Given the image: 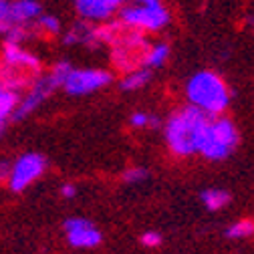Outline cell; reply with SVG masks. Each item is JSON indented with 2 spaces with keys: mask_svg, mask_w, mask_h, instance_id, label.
I'll return each mask as SVG.
<instances>
[{
  "mask_svg": "<svg viewBox=\"0 0 254 254\" xmlns=\"http://www.w3.org/2000/svg\"><path fill=\"white\" fill-rule=\"evenodd\" d=\"M208 119L210 117L206 113H202L200 109H196L192 105L176 111L168 119L166 129H164L168 147L176 155H182V157L198 153L200 137H202V131H204Z\"/></svg>",
  "mask_w": 254,
  "mask_h": 254,
  "instance_id": "cell-1",
  "label": "cell"
},
{
  "mask_svg": "<svg viewBox=\"0 0 254 254\" xmlns=\"http://www.w3.org/2000/svg\"><path fill=\"white\" fill-rule=\"evenodd\" d=\"M188 103L206 113L208 117H218L230 105V89L220 75L212 71H200L190 77L186 85Z\"/></svg>",
  "mask_w": 254,
  "mask_h": 254,
  "instance_id": "cell-2",
  "label": "cell"
},
{
  "mask_svg": "<svg viewBox=\"0 0 254 254\" xmlns=\"http://www.w3.org/2000/svg\"><path fill=\"white\" fill-rule=\"evenodd\" d=\"M238 129L236 125L226 117H210L198 145V153L204 155L206 160L220 162L238 147Z\"/></svg>",
  "mask_w": 254,
  "mask_h": 254,
  "instance_id": "cell-3",
  "label": "cell"
},
{
  "mask_svg": "<svg viewBox=\"0 0 254 254\" xmlns=\"http://www.w3.org/2000/svg\"><path fill=\"white\" fill-rule=\"evenodd\" d=\"M47 168H49V162L43 153L26 151V153L18 155L10 164V172H8V180H6L8 190L14 194L24 192V190H28L37 180L43 178Z\"/></svg>",
  "mask_w": 254,
  "mask_h": 254,
  "instance_id": "cell-4",
  "label": "cell"
},
{
  "mask_svg": "<svg viewBox=\"0 0 254 254\" xmlns=\"http://www.w3.org/2000/svg\"><path fill=\"white\" fill-rule=\"evenodd\" d=\"M170 22V12L162 2L153 4H133L125 6L119 12V24H125L133 30H151L157 33Z\"/></svg>",
  "mask_w": 254,
  "mask_h": 254,
  "instance_id": "cell-5",
  "label": "cell"
},
{
  "mask_svg": "<svg viewBox=\"0 0 254 254\" xmlns=\"http://www.w3.org/2000/svg\"><path fill=\"white\" fill-rule=\"evenodd\" d=\"M57 89H59V85L55 83L51 73L39 75L37 79H33V81H30V85L24 89V93L20 95L18 105H16V109L12 113V121H22L28 115H33Z\"/></svg>",
  "mask_w": 254,
  "mask_h": 254,
  "instance_id": "cell-6",
  "label": "cell"
},
{
  "mask_svg": "<svg viewBox=\"0 0 254 254\" xmlns=\"http://www.w3.org/2000/svg\"><path fill=\"white\" fill-rule=\"evenodd\" d=\"M113 81V75L105 69H71V73L63 81V89L71 97H85L105 89Z\"/></svg>",
  "mask_w": 254,
  "mask_h": 254,
  "instance_id": "cell-7",
  "label": "cell"
},
{
  "mask_svg": "<svg viewBox=\"0 0 254 254\" xmlns=\"http://www.w3.org/2000/svg\"><path fill=\"white\" fill-rule=\"evenodd\" d=\"M0 63H2V69L18 71L24 75H39L43 67L41 59L22 45H4L0 53Z\"/></svg>",
  "mask_w": 254,
  "mask_h": 254,
  "instance_id": "cell-8",
  "label": "cell"
},
{
  "mask_svg": "<svg viewBox=\"0 0 254 254\" xmlns=\"http://www.w3.org/2000/svg\"><path fill=\"white\" fill-rule=\"evenodd\" d=\"M65 236L73 248H95L101 244V230L87 218H69L65 222Z\"/></svg>",
  "mask_w": 254,
  "mask_h": 254,
  "instance_id": "cell-9",
  "label": "cell"
},
{
  "mask_svg": "<svg viewBox=\"0 0 254 254\" xmlns=\"http://www.w3.org/2000/svg\"><path fill=\"white\" fill-rule=\"evenodd\" d=\"M75 8L81 20L85 22H101L109 20L115 14V6L109 0H75Z\"/></svg>",
  "mask_w": 254,
  "mask_h": 254,
  "instance_id": "cell-10",
  "label": "cell"
},
{
  "mask_svg": "<svg viewBox=\"0 0 254 254\" xmlns=\"http://www.w3.org/2000/svg\"><path fill=\"white\" fill-rule=\"evenodd\" d=\"M43 14L39 0H12L10 2V22L12 26H28Z\"/></svg>",
  "mask_w": 254,
  "mask_h": 254,
  "instance_id": "cell-11",
  "label": "cell"
},
{
  "mask_svg": "<svg viewBox=\"0 0 254 254\" xmlns=\"http://www.w3.org/2000/svg\"><path fill=\"white\" fill-rule=\"evenodd\" d=\"M63 43L65 45H89V47H97V39H95V26L89 22L81 20L73 24L65 35H63Z\"/></svg>",
  "mask_w": 254,
  "mask_h": 254,
  "instance_id": "cell-12",
  "label": "cell"
},
{
  "mask_svg": "<svg viewBox=\"0 0 254 254\" xmlns=\"http://www.w3.org/2000/svg\"><path fill=\"white\" fill-rule=\"evenodd\" d=\"M22 93H16L12 89H4L0 87V135L4 133L6 129V123L12 119V113L18 105V99H20Z\"/></svg>",
  "mask_w": 254,
  "mask_h": 254,
  "instance_id": "cell-13",
  "label": "cell"
},
{
  "mask_svg": "<svg viewBox=\"0 0 254 254\" xmlns=\"http://www.w3.org/2000/svg\"><path fill=\"white\" fill-rule=\"evenodd\" d=\"M200 198H202V204L206 206V210H210V212H218L224 206H228V202H230V194L226 190H218V188L204 190Z\"/></svg>",
  "mask_w": 254,
  "mask_h": 254,
  "instance_id": "cell-14",
  "label": "cell"
},
{
  "mask_svg": "<svg viewBox=\"0 0 254 254\" xmlns=\"http://www.w3.org/2000/svg\"><path fill=\"white\" fill-rule=\"evenodd\" d=\"M151 81V73H149V69H133V71H129L123 79H121V83H119V87L123 89V91H139L141 87H145L147 83Z\"/></svg>",
  "mask_w": 254,
  "mask_h": 254,
  "instance_id": "cell-15",
  "label": "cell"
},
{
  "mask_svg": "<svg viewBox=\"0 0 254 254\" xmlns=\"http://www.w3.org/2000/svg\"><path fill=\"white\" fill-rule=\"evenodd\" d=\"M168 59H170V47L166 43H157V45H153V47L147 49V53L143 57V67L145 69L162 67Z\"/></svg>",
  "mask_w": 254,
  "mask_h": 254,
  "instance_id": "cell-16",
  "label": "cell"
},
{
  "mask_svg": "<svg viewBox=\"0 0 254 254\" xmlns=\"http://www.w3.org/2000/svg\"><path fill=\"white\" fill-rule=\"evenodd\" d=\"M33 24L37 26V30H39V33H43V35H59L61 33V20L57 16H53V14H45L43 12Z\"/></svg>",
  "mask_w": 254,
  "mask_h": 254,
  "instance_id": "cell-17",
  "label": "cell"
},
{
  "mask_svg": "<svg viewBox=\"0 0 254 254\" xmlns=\"http://www.w3.org/2000/svg\"><path fill=\"white\" fill-rule=\"evenodd\" d=\"M226 236L232 238V240L254 236V222H252V220H240V222H234L232 226L226 228Z\"/></svg>",
  "mask_w": 254,
  "mask_h": 254,
  "instance_id": "cell-18",
  "label": "cell"
},
{
  "mask_svg": "<svg viewBox=\"0 0 254 254\" xmlns=\"http://www.w3.org/2000/svg\"><path fill=\"white\" fill-rule=\"evenodd\" d=\"M30 39V30L26 26H10L4 33V45H24Z\"/></svg>",
  "mask_w": 254,
  "mask_h": 254,
  "instance_id": "cell-19",
  "label": "cell"
},
{
  "mask_svg": "<svg viewBox=\"0 0 254 254\" xmlns=\"http://www.w3.org/2000/svg\"><path fill=\"white\" fill-rule=\"evenodd\" d=\"M129 123L133 127H160V119L155 115H149V113H143V111H137L129 117Z\"/></svg>",
  "mask_w": 254,
  "mask_h": 254,
  "instance_id": "cell-20",
  "label": "cell"
},
{
  "mask_svg": "<svg viewBox=\"0 0 254 254\" xmlns=\"http://www.w3.org/2000/svg\"><path fill=\"white\" fill-rule=\"evenodd\" d=\"M71 69H73L71 63H67V61H59V63H55L53 69H51L49 73H51V77L55 79V83L61 87V85H63V81H65V77L71 73Z\"/></svg>",
  "mask_w": 254,
  "mask_h": 254,
  "instance_id": "cell-21",
  "label": "cell"
},
{
  "mask_svg": "<svg viewBox=\"0 0 254 254\" xmlns=\"http://www.w3.org/2000/svg\"><path fill=\"white\" fill-rule=\"evenodd\" d=\"M10 26V0H0V35H4Z\"/></svg>",
  "mask_w": 254,
  "mask_h": 254,
  "instance_id": "cell-22",
  "label": "cell"
},
{
  "mask_svg": "<svg viewBox=\"0 0 254 254\" xmlns=\"http://www.w3.org/2000/svg\"><path fill=\"white\" fill-rule=\"evenodd\" d=\"M147 178V170L143 168H129L123 172V182L125 184H139Z\"/></svg>",
  "mask_w": 254,
  "mask_h": 254,
  "instance_id": "cell-23",
  "label": "cell"
},
{
  "mask_svg": "<svg viewBox=\"0 0 254 254\" xmlns=\"http://www.w3.org/2000/svg\"><path fill=\"white\" fill-rule=\"evenodd\" d=\"M141 244L145 246V248H157V246H160L162 244V236L160 234H157V232H145V234H141Z\"/></svg>",
  "mask_w": 254,
  "mask_h": 254,
  "instance_id": "cell-24",
  "label": "cell"
},
{
  "mask_svg": "<svg viewBox=\"0 0 254 254\" xmlns=\"http://www.w3.org/2000/svg\"><path fill=\"white\" fill-rule=\"evenodd\" d=\"M75 196H77V186H73V184H63L61 186V198L73 200Z\"/></svg>",
  "mask_w": 254,
  "mask_h": 254,
  "instance_id": "cell-25",
  "label": "cell"
},
{
  "mask_svg": "<svg viewBox=\"0 0 254 254\" xmlns=\"http://www.w3.org/2000/svg\"><path fill=\"white\" fill-rule=\"evenodd\" d=\"M8 172H10V162L0 160V184H6V180H8Z\"/></svg>",
  "mask_w": 254,
  "mask_h": 254,
  "instance_id": "cell-26",
  "label": "cell"
},
{
  "mask_svg": "<svg viewBox=\"0 0 254 254\" xmlns=\"http://www.w3.org/2000/svg\"><path fill=\"white\" fill-rule=\"evenodd\" d=\"M153 2H160V0H135V4H153Z\"/></svg>",
  "mask_w": 254,
  "mask_h": 254,
  "instance_id": "cell-27",
  "label": "cell"
},
{
  "mask_svg": "<svg viewBox=\"0 0 254 254\" xmlns=\"http://www.w3.org/2000/svg\"><path fill=\"white\" fill-rule=\"evenodd\" d=\"M109 2H111V4L115 6V8H119V6H121V4L125 2V0H109Z\"/></svg>",
  "mask_w": 254,
  "mask_h": 254,
  "instance_id": "cell-28",
  "label": "cell"
}]
</instances>
